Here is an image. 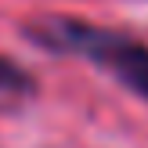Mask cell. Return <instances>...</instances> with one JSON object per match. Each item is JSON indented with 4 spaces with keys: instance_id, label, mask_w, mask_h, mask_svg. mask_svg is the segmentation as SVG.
<instances>
[{
    "instance_id": "obj_2",
    "label": "cell",
    "mask_w": 148,
    "mask_h": 148,
    "mask_svg": "<svg viewBox=\"0 0 148 148\" xmlns=\"http://www.w3.org/2000/svg\"><path fill=\"white\" fill-rule=\"evenodd\" d=\"M0 94H14V98H29L36 94V79L29 69H22L14 58L0 54Z\"/></svg>"
},
{
    "instance_id": "obj_1",
    "label": "cell",
    "mask_w": 148,
    "mask_h": 148,
    "mask_svg": "<svg viewBox=\"0 0 148 148\" xmlns=\"http://www.w3.org/2000/svg\"><path fill=\"white\" fill-rule=\"evenodd\" d=\"M22 36L51 54H72L98 65L119 87H127L130 94L148 101V43L127 33H116V29L94 25L87 18H72V14L33 18L22 25Z\"/></svg>"
}]
</instances>
